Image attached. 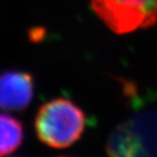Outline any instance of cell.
Masks as SVG:
<instances>
[{
  "mask_svg": "<svg viewBox=\"0 0 157 157\" xmlns=\"http://www.w3.org/2000/svg\"><path fill=\"white\" fill-rule=\"evenodd\" d=\"M23 141L24 127L21 121L0 112V157L17 151Z\"/></svg>",
  "mask_w": 157,
  "mask_h": 157,
  "instance_id": "obj_5",
  "label": "cell"
},
{
  "mask_svg": "<svg viewBox=\"0 0 157 157\" xmlns=\"http://www.w3.org/2000/svg\"><path fill=\"white\" fill-rule=\"evenodd\" d=\"M34 97L32 75L23 71H6L0 74V108L21 111L28 108Z\"/></svg>",
  "mask_w": 157,
  "mask_h": 157,
  "instance_id": "obj_4",
  "label": "cell"
},
{
  "mask_svg": "<svg viewBox=\"0 0 157 157\" xmlns=\"http://www.w3.org/2000/svg\"><path fill=\"white\" fill-rule=\"evenodd\" d=\"M157 0H91L99 18L117 34H127L156 23Z\"/></svg>",
  "mask_w": 157,
  "mask_h": 157,
  "instance_id": "obj_2",
  "label": "cell"
},
{
  "mask_svg": "<svg viewBox=\"0 0 157 157\" xmlns=\"http://www.w3.org/2000/svg\"><path fill=\"white\" fill-rule=\"evenodd\" d=\"M107 152L114 156L157 155V110L117 127L108 140Z\"/></svg>",
  "mask_w": 157,
  "mask_h": 157,
  "instance_id": "obj_3",
  "label": "cell"
},
{
  "mask_svg": "<svg viewBox=\"0 0 157 157\" xmlns=\"http://www.w3.org/2000/svg\"><path fill=\"white\" fill-rule=\"evenodd\" d=\"M86 124V114L80 106L70 99L56 98L39 108L35 130L45 145L53 149H65L82 137Z\"/></svg>",
  "mask_w": 157,
  "mask_h": 157,
  "instance_id": "obj_1",
  "label": "cell"
},
{
  "mask_svg": "<svg viewBox=\"0 0 157 157\" xmlns=\"http://www.w3.org/2000/svg\"><path fill=\"white\" fill-rule=\"evenodd\" d=\"M155 18H156V21H157V2H156V8H155Z\"/></svg>",
  "mask_w": 157,
  "mask_h": 157,
  "instance_id": "obj_6",
  "label": "cell"
}]
</instances>
